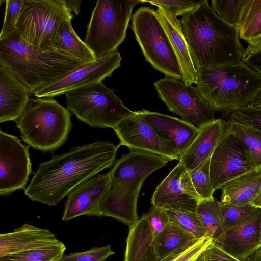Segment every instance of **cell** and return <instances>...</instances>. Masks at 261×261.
Masks as SVG:
<instances>
[{"label":"cell","instance_id":"37","mask_svg":"<svg viewBox=\"0 0 261 261\" xmlns=\"http://www.w3.org/2000/svg\"><path fill=\"white\" fill-rule=\"evenodd\" d=\"M115 253L111 245L96 247L88 250L63 255L58 261H105Z\"/></svg>","mask_w":261,"mask_h":261},{"label":"cell","instance_id":"21","mask_svg":"<svg viewBox=\"0 0 261 261\" xmlns=\"http://www.w3.org/2000/svg\"><path fill=\"white\" fill-rule=\"evenodd\" d=\"M140 112L158 135L174 144L180 156L198 133V127L182 119L146 110Z\"/></svg>","mask_w":261,"mask_h":261},{"label":"cell","instance_id":"31","mask_svg":"<svg viewBox=\"0 0 261 261\" xmlns=\"http://www.w3.org/2000/svg\"><path fill=\"white\" fill-rule=\"evenodd\" d=\"M219 207L225 231L247 220L260 209L252 204L239 205L220 202Z\"/></svg>","mask_w":261,"mask_h":261},{"label":"cell","instance_id":"24","mask_svg":"<svg viewBox=\"0 0 261 261\" xmlns=\"http://www.w3.org/2000/svg\"><path fill=\"white\" fill-rule=\"evenodd\" d=\"M147 213L129 228L124 261H160Z\"/></svg>","mask_w":261,"mask_h":261},{"label":"cell","instance_id":"47","mask_svg":"<svg viewBox=\"0 0 261 261\" xmlns=\"http://www.w3.org/2000/svg\"><path fill=\"white\" fill-rule=\"evenodd\" d=\"M245 261H261V247Z\"/></svg>","mask_w":261,"mask_h":261},{"label":"cell","instance_id":"20","mask_svg":"<svg viewBox=\"0 0 261 261\" xmlns=\"http://www.w3.org/2000/svg\"><path fill=\"white\" fill-rule=\"evenodd\" d=\"M199 132L179 161L191 172L209 160L224 136L226 126L222 119L198 127Z\"/></svg>","mask_w":261,"mask_h":261},{"label":"cell","instance_id":"7","mask_svg":"<svg viewBox=\"0 0 261 261\" xmlns=\"http://www.w3.org/2000/svg\"><path fill=\"white\" fill-rule=\"evenodd\" d=\"M141 0H98L88 24L84 42L95 59L116 51L124 40L133 8Z\"/></svg>","mask_w":261,"mask_h":261},{"label":"cell","instance_id":"14","mask_svg":"<svg viewBox=\"0 0 261 261\" xmlns=\"http://www.w3.org/2000/svg\"><path fill=\"white\" fill-rule=\"evenodd\" d=\"M120 143L130 150L146 152L165 158L169 161L180 160L174 144L159 135L145 120L140 111L122 120L113 129Z\"/></svg>","mask_w":261,"mask_h":261},{"label":"cell","instance_id":"9","mask_svg":"<svg viewBox=\"0 0 261 261\" xmlns=\"http://www.w3.org/2000/svg\"><path fill=\"white\" fill-rule=\"evenodd\" d=\"M131 27L146 61L166 76L182 80L179 61L155 10L140 7L132 16Z\"/></svg>","mask_w":261,"mask_h":261},{"label":"cell","instance_id":"45","mask_svg":"<svg viewBox=\"0 0 261 261\" xmlns=\"http://www.w3.org/2000/svg\"><path fill=\"white\" fill-rule=\"evenodd\" d=\"M249 106L254 109L261 111V89L256 93Z\"/></svg>","mask_w":261,"mask_h":261},{"label":"cell","instance_id":"12","mask_svg":"<svg viewBox=\"0 0 261 261\" xmlns=\"http://www.w3.org/2000/svg\"><path fill=\"white\" fill-rule=\"evenodd\" d=\"M121 56L116 51L94 61L83 64L57 80L43 86L33 93L37 98L53 97L66 92L102 82L111 77L121 65Z\"/></svg>","mask_w":261,"mask_h":261},{"label":"cell","instance_id":"2","mask_svg":"<svg viewBox=\"0 0 261 261\" xmlns=\"http://www.w3.org/2000/svg\"><path fill=\"white\" fill-rule=\"evenodd\" d=\"M180 21L197 70L242 62L245 49L237 25L222 20L207 0L183 15Z\"/></svg>","mask_w":261,"mask_h":261},{"label":"cell","instance_id":"49","mask_svg":"<svg viewBox=\"0 0 261 261\" xmlns=\"http://www.w3.org/2000/svg\"><path fill=\"white\" fill-rule=\"evenodd\" d=\"M196 261H205L204 251L199 255Z\"/></svg>","mask_w":261,"mask_h":261},{"label":"cell","instance_id":"30","mask_svg":"<svg viewBox=\"0 0 261 261\" xmlns=\"http://www.w3.org/2000/svg\"><path fill=\"white\" fill-rule=\"evenodd\" d=\"M225 124L242 143L256 168L261 169V130L245 124L225 121Z\"/></svg>","mask_w":261,"mask_h":261},{"label":"cell","instance_id":"41","mask_svg":"<svg viewBox=\"0 0 261 261\" xmlns=\"http://www.w3.org/2000/svg\"><path fill=\"white\" fill-rule=\"evenodd\" d=\"M212 242L209 238L201 239L173 261H196Z\"/></svg>","mask_w":261,"mask_h":261},{"label":"cell","instance_id":"35","mask_svg":"<svg viewBox=\"0 0 261 261\" xmlns=\"http://www.w3.org/2000/svg\"><path fill=\"white\" fill-rule=\"evenodd\" d=\"M244 0H213L212 7L219 17L231 25H237Z\"/></svg>","mask_w":261,"mask_h":261},{"label":"cell","instance_id":"1","mask_svg":"<svg viewBox=\"0 0 261 261\" xmlns=\"http://www.w3.org/2000/svg\"><path fill=\"white\" fill-rule=\"evenodd\" d=\"M120 146L96 141L53 155L49 161L39 165L24 189L25 195L44 204H58L76 187L114 165Z\"/></svg>","mask_w":261,"mask_h":261},{"label":"cell","instance_id":"44","mask_svg":"<svg viewBox=\"0 0 261 261\" xmlns=\"http://www.w3.org/2000/svg\"><path fill=\"white\" fill-rule=\"evenodd\" d=\"M66 7L69 12L73 15H78L80 12L81 4L82 1L80 0H63Z\"/></svg>","mask_w":261,"mask_h":261},{"label":"cell","instance_id":"26","mask_svg":"<svg viewBox=\"0 0 261 261\" xmlns=\"http://www.w3.org/2000/svg\"><path fill=\"white\" fill-rule=\"evenodd\" d=\"M200 240L170 220L164 230L154 238V245L161 259L173 252L189 248Z\"/></svg>","mask_w":261,"mask_h":261},{"label":"cell","instance_id":"43","mask_svg":"<svg viewBox=\"0 0 261 261\" xmlns=\"http://www.w3.org/2000/svg\"><path fill=\"white\" fill-rule=\"evenodd\" d=\"M242 62L261 74V48L244 50Z\"/></svg>","mask_w":261,"mask_h":261},{"label":"cell","instance_id":"6","mask_svg":"<svg viewBox=\"0 0 261 261\" xmlns=\"http://www.w3.org/2000/svg\"><path fill=\"white\" fill-rule=\"evenodd\" d=\"M72 113L53 97L30 98L15 121L22 140L44 153L62 146L72 128Z\"/></svg>","mask_w":261,"mask_h":261},{"label":"cell","instance_id":"4","mask_svg":"<svg viewBox=\"0 0 261 261\" xmlns=\"http://www.w3.org/2000/svg\"><path fill=\"white\" fill-rule=\"evenodd\" d=\"M0 64L27 86L32 94L84 64L61 50L44 49L29 43L16 29L0 38Z\"/></svg>","mask_w":261,"mask_h":261},{"label":"cell","instance_id":"13","mask_svg":"<svg viewBox=\"0 0 261 261\" xmlns=\"http://www.w3.org/2000/svg\"><path fill=\"white\" fill-rule=\"evenodd\" d=\"M257 169L246 149L226 127V133L210 158V172L214 190L228 181Z\"/></svg>","mask_w":261,"mask_h":261},{"label":"cell","instance_id":"36","mask_svg":"<svg viewBox=\"0 0 261 261\" xmlns=\"http://www.w3.org/2000/svg\"><path fill=\"white\" fill-rule=\"evenodd\" d=\"M226 122L247 124L261 130V111L249 106L224 114Z\"/></svg>","mask_w":261,"mask_h":261},{"label":"cell","instance_id":"48","mask_svg":"<svg viewBox=\"0 0 261 261\" xmlns=\"http://www.w3.org/2000/svg\"><path fill=\"white\" fill-rule=\"evenodd\" d=\"M255 207L261 209V191L252 203Z\"/></svg>","mask_w":261,"mask_h":261},{"label":"cell","instance_id":"22","mask_svg":"<svg viewBox=\"0 0 261 261\" xmlns=\"http://www.w3.org/2000/svg\"><path fill=\"white\" fill-rule=\"evenodd\" d=\"M31 92L0 64V122L16 120L27 106Z\"/></svg>","mask_w":261,"mask_h":261},{"label":"cell","instance_id":"28","mask_svg":"<svg viewBox=\"0 0 261 261\" xmlns=\"http://www.w3.org/2000/svg\"><path fill=\"white\" fill-rule=\"evenodd\" d=\"M237 27L240 38L247 43L261 33V0H244Z\"/></svg>","mask_w":261,"mask_h":261},{"label":"cell","instance_id":"33","mask_svg":"<svg viewBox=\"0 0 261 261\" xmlns=\"http://www.w3.org/2000/svg\"><path fill=\"white\" fill-rule=\"evenodd\" d=\"M165 210L171 221L197 239L208 238L196 213Z\"/></svg>","mask_w":261,"mask_h":261},{"label":"cell","instance_id":"25","mask_svg":"<svg viewBox=\"0 0 261 261\" xmlns=\"http://www.w3.org/2000/svg\"><path fill=\"white\" fill-rule=\"evenodd\" d=\"M222 203L243 205L252 204L261 191V169L241 175L223 185Z\"/></svg>","mask_w":261,"mask_h":261},{"label":"cell","instance_id":"32","mask_svg":"<svg viewBox=\"0 0 261 261\" xmlns=\"http://www.w3.org/2000/svg\"><path fill=\"white\" fill-rule=\"evenodd\" d=\"M66 248L63 243L3 257L0 261H58L64 255Z\"/></svg>","mask_w":261,"mask_h":261},{"label":"cell","instance_id":"19","mask_svg":"<svg viewBox=\"0 0 261 261\" xmlns=\"http://www.w3.org/2000/svg\"><path fill=\"white\" fill-rule=\"evenodd\" d=\"M63 243L48 229L23 224L0 235V258Z\"/></svg>","mask_w":261,"mask_h":261},{"label":"cell","instance_id":"3","mask_svg":"<svg viewBox=\"0 0 261 261\" xmlns=\"http://www.w3.org/2000/svg\"><path fill=\"white\" fill-rule=\"evenodd\" d=\"M169 161L140 151L123 154L109 171L111 187L98 207L97 216H110L132 227L139 220L137 202L142 185Z\"/></svg>","mask_w":261,"mask_h":261},{"label":"cell","instance_id":"34","mask_svg":"<svg viewBox=\"0 0 261 261\" xmlns=\"http://www.w3.org/2000/svg\"><path fill=\"white\" fill-rule=\"evenodd\" d=\"M210 159L190 173L193 185L201 200L214 199L215 192L210 178Z\"/></svg>","mask_w":261,"mask_h":261},{"label":"cell","instance_id":"11","mask_svg":"<svg viewBox=\"0 0 261 261\" xmlns=\"http://www.w3.org/2000/svg\"><path fill=\"white\" fill-rule=\"evenodd\" d=\"M153 85L168 110L188 123L200 127L216 119V111L202 97L197 86L168 76Z\"/></svg>","mask_w":261,"mask_h":261},{"label":"cell","instance_id":"17","mask_svg":"<svg viewBox=\"0 0 261 261\" xmlns=\"http://www.w3.org/2000/svg\"><path fill=\"white\" fill-rule=\"evenodd\" d=\"M110 172L98 174L76 187L67 195L62 216L69 221L82 215L97 216L98 207L111 187Z\"/></svg>","mask_w":261,"mask_h":261},{"label":"cell","instance_id":"5","mask_svg":"<svg viewBox=\"0 0 261 261\" xmlns=\"http://www.w3.org/2000/svg\"><path fill=\"white\" fill-rule=\"evenodd\" d=\"M197 87L215 110L224 113L248 107L261 89V74L243 62L197 70Z\"/></svg>","mask_w":261,"mask_h":261},{"label":"cell","instance_id":"16","mask_svg":"<svg viewBox=\"0 0 261 261\" xmlns=\"http://www.w3.org/2000/svg\"><path fill=\"white\" fill-rule=\"evenodd\" d=\"M200 201L189 172L179 161L156 188L151 203L166 210L196 213Z\"/></svg>","mask_w":261,"mask_h":261},{"label":"cell","instance_id":"18","mask_svg":"<svg viewBox=\"0 0 261 261\" xmlns=\"http://www.w3.org/2000/svg\"><path fill=\"white\" fill-rule=\"evenodd\" d=\"M240 261H245L261 247V209L249 219L213 242Z\"/></svg>","mask_w":261,"mask_h":261},{"label":"cell","instance_id":"46","mask_svg":"<svg viewBox=\"0 0 261 261\" xmlns=\"http://www.w3.org/2000/svg\"><path fill=\"white\" fill-rule=\"evenodd\" d=\"M247 50H252L261 48V33L250 41L247 42Z\"/></svg>","mask_w":261,"mask_h":261},{"label":"cell","instance_id":"15","mask_svg":"<svg viewBox=\"0 0 261 261\" xmlns=\"http://www.w3.org/2000/svg\"><path fill=\"white\" fill-rule=\"evenodd\" d=\"M29 146L16 136L0 130V195L25 189L31 173Z\"/></svg>","mask_w":261,"mask_h":261},{"label":"cell","instance_id":"40","mask_svg":"<svg viewBox=\"0 0 261 261\" xmlns=\"http://www.w3.org/2000/svg\"><path fill=\"white\" fill-rule=\"evenodd\" d=\"M149 224L154 238L162 232L170 218L165 209L152 206L147 212Z\"/></svg>","mask_w":261,"mask_h":261},{"label":"cell","instance_id":"8","mask_svg":"<svg viewBox=\"0 0 261 261\" xmlns=\"http://www.w3.org/2000/svg\"><path fill=\"white\" fill-rule=\"evenodd\" d=\"M66 105L72 114L91 127L113 129L124 119L134 114L114 90L102 82L68 91Z\"/></svg>","mask_w":261,"mask_h":261},{"label":"cell","instance_id":"42","mask_svg":"<svg viewBox=\"0 0 261 261\" xmlns=\"http://www.w3.org/2000/svg\"><path fill=\"white\" fill-rule=\"evenodd\" d=\"M205 261H240L212 242L204 251Z\"/></svg>","mask_w":261,"mask_h":261},{"label":"cell","instance_id":"27","mask_svg":"<svg viewBox=\"0 0 261 261\" xmlns=\"http://www.w3.org/2000/svg\"><path fill=\"white\" fill-rule=\"evenodd\" d=\"M52 46L69 55L83 64L96 60L90 48L76 34L71 20L65 21L60 25Z\"/></svg>","mask_w":261,"mask_h":261},{"label":"cell","instance_id":"10","mask_svg":"<svg viewBox=\"0 0 261 261\" xmlns=\"http://www.w3.org/2000/svg\"><path fill=\"white\" fill-rule=\"evenodd\" d=\"M73 17L63 0H23L16 28L29 43L44 49H55L52 43L60 25Z\"/></svg>","mask_w":261,"mask_h":261},{"label":"cell","instance_id":"29","mask_svg":"<svg viewBox=\"0 0 261 261\" xmlns=\"http://www.w3.org/2000/svg\"><path fill=\"white\" fill-rule=\"evenodd\" d=\"M196 214L208 238L213 242L219 239L224 233L219 202L213 200H201L198 203Z\"/></svg>","mask_w":261,"mask_h":261},{"label":"cell","instance_id":"39","mask_svg":"<svg viewBox=\"0 0 261 261\" xmlns=\"http://www.w3.org/2000/svg\"><path fill=\"white\" fill-rule=\"evenodd\" d=\"M5 13L0 38L13 32L16 28L23 0L6 1Z\"/></svg>","mask_w":261,"mask_h":261},{"label":"cell","instance_id":"23","mask_svg":"<svg viewBox=\"0 0 261 261\" xmlns=\"http://www.w3.org/2000/svg\"><path fill=\"white\" fill-rule=\"evenodd\" d=\"M155 11L179 61L182 73V81L187 85L196 84L197 70L194 65L180 21L175 15L163 7L158 6Z\"/></svg>","mask_w":261,"mask_h":261},{"label":"cell","instance_id":"38","mask_svg":"<svg viewBox=\"0 0 261 261\" xmlns=\"http://www.w3.org/2000/svg\"><path fill=\"white\" fill-rule=\"evenodd\" d=\"M203 1V0H143L142 2L149 3L156 7H163L171 12L176 16H182L196 9Z\"/></svg>","mask_w":261,"mask_h":261}]
</instances>
